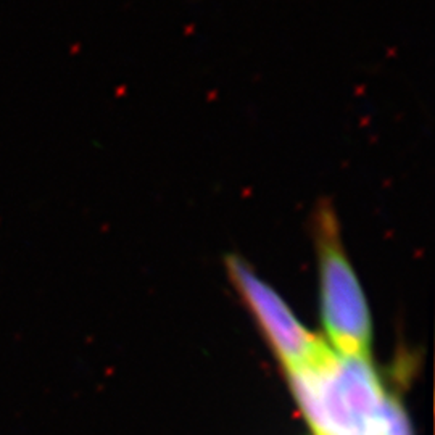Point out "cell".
I'll list each match as a JSON object with an SVG mask.
<instances>
[{
	"label": "cell",
	"mask_w": 435,
	"mask_h": 435,
	"mask_svg": "<svg viewBox=\"0 0 435 435\" xmlns=\"http://www.w3.org/2000/svg\"><path fill=\"white\" fill-rule=\"evenodd\" d=\"M319 261L321 315L339 355L369 358L371 316L366 297L342 242L340 221L330 199L318 200L310 218Z\"/></svg>",
	"instance_id": "1"
},
{
	"label": "cell",
	"mask_w": 435,
	"mask_h": 435,
	"mask_svg": "<svg viewBox=\"0 0 435 435\" xmlns=\"http://www.w3.org/2000/svg\"><path fill=\"white\" fill-rule=\"evenodd\" d=\"M232 286L253 313L272 351L284 369L297 371L310 366L327 348V344L303 327L272 287L261 281L245 260L235 255L226 258Z\"/></svg>",
	"instance_id": "2"
}]
</instances>
